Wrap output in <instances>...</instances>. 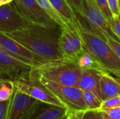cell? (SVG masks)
I'll use <instances>...</instances> for the list:
<instances>
[{
	"mask_svg": "<svg viewBox=\"0 0 120 119\" xmlns=\"http://www.w3.org/2000/svg\"><path fill=\"white\" fill-rule=\"evenodd\" d=\"M60 33L61 28L58 26L31 25L6 34L43 58L56 60L63 59L58 44Z\"/></svg>",
	"mask_w": 120,
	"mask_h": 119,
	"instance_id": "6da1fadb",
	"label": "cell"
},
{
	"mask_svg": "<svg viewBox=\"0 0 120 119\" xmlns=\"http://www.w3.org/2000/svg\"><path fill=\"white\" fill-rule=\"evenodd\" d=\"M80 27L98 35L106 41L110 37L120 43V39L113 31L96 0H82L81 11L76 14Z\"/></svg>",
	"mask_w": 120,
	"mask_h": 119,
	"instance_id": "7a4b0ae2",
	"label": "cell"
},
{
	"mask_svg": "<svg viewBox=\"0 0 120 119\" xmlns=\"http://www.w3.org/2000/svg\"><path fill=\"white\" fill-rule=\"evenodd\" d=\"M38 76L57 83L76 86L82 74V69L73 62L65 59L49 60L46 62L32 68Z\"/></svg>",
	"mask_w": 120,
	"mask_h": 119,
	"instance_id": "3957f363",
	"label": "cell"
},
{
	"mask_svg": "<svg viewBox=\"0 0 120 119\" xmlns=\"http://www.w3.org/2000/svg\"><path fill=\"white\" fill-rule=\"evenodd\" d=\"M13 83L20 90L39 101L67 109L65 105L39 81L32 69L18 75L13 80Z\"/></svg>",
	"mask_w": 120,
	"mask_h": 119,
	"instance_id": "277c9868",
	"label": "cell"
},
{
	"mask_svg": "<svg viewBox=\"0 0 120 119\" xmlns=\"http://www.w3.org/2000/svg\"><path fill=\"white\" fill-rule=\"evenodd\" d=\"M80 29L86 49L91 53L107 69H120V59L108 43L98 35L82 27Z\"/></svg>",
	"mask_w": 120,
	"mask_h": 119,
	"instance_id": "5b68a950",
	"label": "cell"
},
{
	"mask_svg": "<svg viewBox=\"0 0 120 119\" xmlns=\"http://www.w3.org/2000/svg\"><path fill=\"white\" fill-rule=\"evenodd\" d=\"M58 44L63 59L76 63L77 58L86 50L79 23L70 24L61 28Z\"/></svg>",
	"mask_w": 120,
	"mask_h": 119,
	"instance_id": "8992f818",
	"label": "cell"
},
{
	"mask_svg": "<svg viewBox=\"0 0 120 119\" xmlns=\"http://www.w3.org/2000/svg\"><path fill=\"white\" fill-rule=\"evenodd\" d=\"M38 78L39 81L65 105L69 111L84 112L87 110L81 89L76 86L61 85L40 76H38Z\"/></svg>",
	"mask_w": 120,
	"mask_h": 119,
	"instance_id": "52a82bcc",
	"label": "cell"
},
{
	"mask_svg": "<svg viewBox=\"0 0 120 119\" xmlns=\"http://www.w3.org/2000/svg\"><path fill=\"white\" fill-rule=\"evenodd\" d=\"M11 3L16 11L32 25L58 26L37 0H13Z\"/></svg>",
	"mask_w": 120,
	"mask_h": 119,
	"instance_id": "ba28073f",
	"label": "cell"
},
{
	"mask_svg": "<svg viewBox=\"0 0 120 119\" xmlns=\"http://www.w3.org/2000/svg\"><path fill=\"white\" fill-rule=\"evenodd\" d=\"M0 46L12 57L32 67H38L49 61L1 32H0Z\"/></svg>",
	"mask_w": 120,
	"mask_h": 119,
	"instance_id": "9c48e42d",
	"label": "cell"
},
{
	"mask_svg": "<svg viewBox=\"0 0 120 119\" xmlns=\"http://www.w3.org/2000/svg\"><path fill=\"white\" fill-rule=\"evenodd\" d=\"M31 25L16 11L11 2L0 6V32L10 34Z\"/></svg>",
	"mask_w": 120,
	"mask_h": 119,
	"instance_id": "30bf717a",
	"label": "cell"
},
{
	"mask_svg": "<svg viewBox=\"0 0 120 119\" xmlns=\"http://www.w3.org/2000/svg\"><path fill=\"white\" fill-rule=\"evenodd\" d=\"M37 100L14 86V90L9 100L6 119H27L30 109Z\"/></svg>",
	"mask_w": 120,
	"mask_h": 119,
	"instance_id": "8fae6325",
	"label": "cell"
},
{
	"mask_svg": "<svg viewBox=\"0 0 120 119\" xmlns=\"http://www.w3.org/2000/svg\"><path fill=\"white\" fill-rule=\"evenodd\" d=\"M68 112V109L66 108L37 100L30 109L27 119H59Z\"/></svg>",
	"mask_w": 120,
	"mask_h": 119,
	"instance_id": "7c38bea8",
	"label": "cell"
},
{
	"mask_svg": "<svg viewBox=\"0 0 120 119\" xmlns=\"http://www.w3.org/2000/svg\"><path fill=\"white\" fill-rule=\"evenodd\" d=\"M32 67L12 57L2 47L0 48V70L11 74L14 79L20 74L29 71Z\"/></svg>",
	"mask_w": 120,
	"mask_h": 119,
	"instance_id": "4fadbf2b",
	"label": "cell"
},
{
	"mask_svg": "<svg viewBox=\"0 0 120 119\" xmlns=\"http://www.w3.org/2000/svg\"><path fill=\"white\" fill-rule=\"evenodd\" d=\"M101 73V72L96 70H82V74L76 87L82 90H89L93 92L100 100H102L100 86Z\"/></svg>",
	"mask_w": 120,
	"mask_h": 119,
	"instance_id": "5bb4252c",
	"label": "cell"
},
{
	"mask_svg": "<svg viewBox=\"0 0 120 119\" xmlns=\"http://www.w3.org/2000/svg\"><path fill=\"white\" fill-rule=\"evenodd\" d=\"M100 86L102 101L120 95V85L109 72L101 73Z\"/></svg>",
	"mask_w": 120,
	"mask_h": 119,
	"instance_id": "9a60e30c",
	"label": "cell"
},
{
	"mask_svg": "<svg viewBox=\"0 0 120 119\" xmlns=\"http://www.w3.org/2000/svg\"><path fill=\"white\" fill-rule=\"evenodd\" d=\"M76 64L82 70L91 69L96 70L100 72H108V69L100 62V61L86 49L77 58Z\"/></svg>",
	"mask_w": 120,
	"mask_h": 119,
	"instance_id": "2e32d148",
	"label": "cell"
},
{
	"mask_svg": "<svg viewBox=\"0 0 120 119\" xmlns=\"http://www.w3.org/2000/svg\"><path fill=\"white\" fill-rule=\"evenodd\" d=\"M68 25L78 24L76 14L68 0H49Z\"/></svg>",
	"mask_w": 120,
	"mask_h": 119,
	"instance_id": "e0dca14e",
	"label": "cell"
},
{
	"mask_svg": "<svg viewBox=\"0 0 120 119\" xmlns=\"http://www.w3.org/2000/svg\"><path fill=\"white\" fill-rule=\"evenodd\" d=\"M41 7L45 11V12L54 20V22L60 27L64 28L68 25L60 13L56 10L49 0H37Z\"/></svg>",
	"mask_w": 120,
	"mask_h": 119,
	"instance_id": "ac0fdd59",
	"label": "cell"
},
{
	"mask_svg": "<svg viewBox=\"0 0 120 119\" xmlns=\"http://www.w3.org/2000/svg\"><path fill=\"white\" fill-rule=\"evenodd\" d=\"M82 96L87 110H98L102 100H100L93 92L89 90H82Z\"/></svg>",
	"mask_w": 120,
	"mask_h": 119,
	"instance_id": "d6986e66",
	"label": "cell"
},
{
	"mask_svg": "<svg viewBox=\"0 0 120 119\" xmlns=\"http://www.w3.org/2000/svg\"><path fill=\"white\" fill-rule=\"evenodd\" d=\"M14 83L13 81L6 79L0 81V102L8 100L13 92Z\"/></svg>",
	"mask_w": 120,
	"mask_h": 119,
	"instance_id": "ffe728a7",
	"label": "cell"
},
{
	"mask_svg": "<svg viewBox=\"0 0 120 119\" xmlns=\"http://www.w3.org/2000/svg\"><path fill=\"white\" fill-rule=\"evenodd\" d=\"M118 107H120V95L112 97L102 101L101 105L98 110L107 111Z\"/></svg>",
	"mask_w": 120,
	"mask_h": 119,
	"instance_id": "44dd1931",
	"label": "cell"
},
{
	"mask_svg": "<svg viewBox=\"0 0 120 119\" xmlns=\"http://www.w3.org/2000/svg\"><path fill=\"white\" fill-rule=\"evenodd\" d=\"M98 111L105 119H120V107L107 111Z\"/></svg>",
	"mask_w": 120,
	"mask_h": 119,
	"instance_id": "7402d4cb",
	"label": "cell"
},
{
	"mask_svg": "<svg viewBox=\"0 0 120 119\" xmlns=\"http://www.w3.org/2000/svg\"><path fill=\"white\" fill-rule=\"evenodd\" d=\"M96 4H98V7L105 16V18L109 20L112 17V14L111 13V11L109 8L108 0H96Z\"/></svg>",
	"mask_w": 120,
	"mask_h": 119,
	"instance_id": "603a6c76",
	"label": "cell"
},
{
	"mask_svg": "<svg viewBox=\"0 0 120 119\" xmlns=\"http://www.w3.org/2000/svg\"><path fill=\"white\" fill-rule=\"evenodd\" d=\"M108 20L113 31L120 39V15H113Z\"/></svg>",
	"mask_w": 120,
	"mask_h": 119,
	"instance_id": "cb8c5ba5",
	"label": "cell"
},
{
	"mask_svg": "<svg viewBox=\"0 0 120 119\" xmlns=\"http://www.w3.org/2000/svg\"><path fill=\"white\" fill-rule=\"evenodd\" d=\"M82 119H105L98 110H86L83 112Z\"/></svg>",
	"mask_w": 120,
	"mask_h": 119,
	"instance_id": "d4e9b609",
	"label": "cell"
},
{
	"mask_svg": "<svg viewBox=\"0 0 120 119\" xmlns=\"http://www.w3.org/2000/svg\"><path fill=\"white\" fill-rule=\"evenodd\" d=\"M106 42L108 43V45L112 48V49L114 50V52L116 53V55L119 57L120 59V43L114 40L113 39L108 37L106 39Z\"/></svg>",
	"mask_w": 120,
	"mask_h": 119,
	"instance_id": "484cf974",
	"label": "cell"
},
{
	"mask_svg": "<svg viewBox=\"0 0 120 119\" xmlns=\"http://www.w3.org/2000/svg\"><path fill=\"white\" fill-rule=\"evenodd\" d=\"M108 3L109 8L111 11V13L112 14V16L120 15L118 0H108Z\"/></svg>",
	"mask_w": 120,
	"mask_h": 119,
	"instance_id": "4316f807",
	"label": "cell"
},
{
	"mask_svg": "<svg viewBox=\"0 0 120 119\" xmlns=\"http://www.w3.org/2000/svg\"><path fill=\"white\" fill-rule=\"evenodd\" d=\"M9 100L10 99L7 101L0 102V119H6Z\"/></svg>",
	"mask_w": 120,
	"mask_h": 119,
	"instance_id": "83f0119b",
	"label": "cell"
},
{
	"mask_svg": "<svg viewBox=\"0 0 120 119\" xmlns=\"http://www.w3.org/2000/svg\"><path fill=\"white\" fill-rule=\"evenodd\" d=\"M71 7L74 10L75 14L78 13L81 11V4L82 0H68Z\"/></svg>",
	"mask_w": 120,
	"mask_h": 119,
	"instance_id": "f1b7e54d",
	"label": "cell"
},
{
	"mask_svg": "<svg viewBox=\"0 0 120 119\" xmlns=\"http://www.w3.org/2000/svg\"><path fill=\"white\" fill-rule=\"evenodd\" d=\"M6 79H9L13 81L14 80V77L11 74H10L6 72H4L2 70H0V81Z\"/></svg>",
	"mask_w": 120,
	"mask_h": 119,
	"instance_id": "f546056e",
	"label": "cell"
},
{
	"mask_svg": "<svg viewBox=\"0 0 120 119\" xmlns=\"http://www.w3.org/2000/svg\"><path fill=\"white\" fill-rule=\"evenodd\" d=\"M108 72L110 74H113L115 76L120 77V69H108Z\"/></svg>",
	"mask_w": 120,
	"mask_h": 119,
	"instance_id": "4dcf8cb0",
	"label": "cell"
},
{
	"mask_svg": "<svg viewBox=\"0 0 120 119\" xmlns=\"http://www.w3.org/2000/svg\"><path fill=\"white\" fill-rule=\"evenodd\" d=\"M13 0H0V3L1 4V5L3 4H9L11 2H12Z\"/></svg>",
	"mask_w": 120,
	"mask_h": 119,
	"instance_id": "1f68e13d",
	"label": "cell"
},
{
	"mask_svg": "<svg viewBox=\"0 0 120 119\" xmlns=\"http://www.w3.org/2000/svg\"><path fill=\"white\" fill-rule=\"evenodd\" d=\"M114 79H115V81H116L120 85V77L115 76H114Z\"/></svg>",
	"mask_w": 120,
	"mask_h": 119,
	"instance_id": "d6a6232c",
	"label": "cell"
},
{
	"mask_svg": "<svg viewBox=\"0 0 120 119\" xmlns=\"http://www.w3.org/2000/svg\"><path fill=\"white\" fill-rule=\"evenodd\" d=\"M67 116H68V113H67L65 115H64L63 117H61L60 119H67Z\"/></svg>",
	"mask_w": 120,
	"mask_h": 119,
	"instance_id": "836d02e7",
	"label": "cell"
},
{
	"mask_svg": "<svg viewBox=\"0 0 120 119\" xmlns=\"http://www.w3.org/2000/svg\"><path fill=\"white\" fill-rule=\"evenodd\" d=\"M118 4H119V8H120V0H118Z\"/></svg>",
	"mask_w": 120,
	"mask_h": 119,
	"instance_id": "e575fe53",
	"label": "cell"
},
{
	"mask_svg": "<svg viewBox=\"0 0 120 119\" xmlns=\"http://www.w3.org/2000/svg\"><path fill=\"white\" fill-rule=\"evenodd\" d=\"M0 48H1V46H0Z\"/></svg>",
	"mask_w": 120,
	"mask_h": 119,
	"instance_id": "d590c367",
	"label": "cell"
},
{
	"mask_svg": "<svg viewBox=\"0 0 120 119\" xmlns=\"http://www.w3.org/2000/svg\"><path fill=\"white\" fill-rule=\"evenodd\" d=\"M1 3H0V6H1Z\"/></svg>",
	"mask_w": 120,
	"mask_h": 119,
	"instance_id": "8d00e7d4",
	"label": "cell"
},
{
	"mask_svg": "<svg viewBox=\"0 0 120 119\" xmlns=\"http://www.w3.org/2000/svg\"></svg>",
	"mask_w": 120,
	"mask_h": 119,
	"instance_id": "74e56055",
	"label": "cell"
}]
</instances>
